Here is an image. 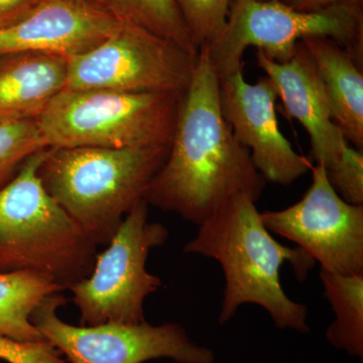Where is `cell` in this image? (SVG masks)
Returning <instances> with one entry per match:
<instances>
[{
  "label": "cell",
  "instance_id": "obj_1",
  "mask_svg": "<svg viewBox=\"0 0 363 363\" xmlns=\"http://www.w3.org/2000/svg\"><path fill=\"white\" fill-rule=\"evenodd\" d=\"M219 80L203 45L182 94L168 157L143 198L198 226L234 196L247 195L257 202L266 187L250 150L222 116Z\"/></svg>",
  "mask_w": 363,
  "mask_h": 363
},
{
  "label": "cell",
  "instance_id": "obj_2",
  "mask_svg": "<svg viewBox=\"0 0 363 363\" xmlns=\"http://www.w3.org/2000/svg\"><path fill=\"white\" fill-rule=\"evenodd\" d=\"M255 200L234 196L199 225L197 235L184 252L213 259L225 276L219 324L230 321L240 306L257 304L269 313L279 329L308 333V308L286 296L279 271L289 262L303 281L315 266L301 247H289L272 238Z\"/></svg>",
  "mask_w": 363,
  "mask_h": 363
},
{
  "label": "cell",
  "instance_id": "obj_3",
  "mask_svg": "<svg viewBox=\"0 0 363 363\" xmlns=\"http://www.w3.org/2000/svg\"><path fill=\"white\" fill-rule=\"evenodd\" d=\"M169 147L48 149L39 168L50 196L95 245H106L145 198Z\"/></svg>",
  "mask_w": 363,
  "mask_h": 363
},
{
  "label": "cell",
  "instance_id": "obj_4",
  "mask_svg": "<svg viewBox=\"0 0 363 363\" xmlns=\"http://www.w3.org/2000/svg\"><path fill=\"white\" fill-rule=\"evenodd\" d=\"M47 150L28 157L0 189V274L33 272L67 291L89 276L97 245L43 185Z\"/></svg>",
  "mask_w": 363,
  "mask_h": 363
},
{
  "label": "cell",
  "instance_id": "obj_5",
  "mask_svg": "<svg viewBox=\"0 0 363 363\" xmlns=\"http://www.w3.org/2000/svg\"><path fill=\"white\" fill-rule=\"evenodd\" d=\"M182 94L65 88L35 121L48 149L167 147Z\"/></svg>",
  "mask_w": 363,
  "mask_h": 363
},
{
  "label": "cell",
  "instance_id": "obj_6",
  "mask_svg": "<svg viewBox=\"0 0 363 363\" xmlns=\"http://www.w3.org/2000/svg\"><path fill=\"white\" fill-rule=\"evenodd\" d=\"M362 14L357 4L302 11L281 0H233L223 32L207 48L220 79L242 69L247 48L284 63L308 38L331 39L362 59Z\"/></svg>",
  "mask_w": 363,
  "mask_h": 363
},
{
  "label": "cell",
  "instance_id": "obj_7",
  "mask_svg": "<svg viewBox=\"0 0 363 363\" xmlns=\"http://www.w3.org/2000/svg\"><path fill=\"white\" fill-rule=\"evenodd\" d=\"M168 238L164 224L149 221L147 201L136 203L106 248L97 253L89 276L68 290L80 315V325L145 322V298L162 285L159 277L147 271V257Z\"/></svg>",
  "mask_w": 363,
  "mask_h": 363
},
{
  "label": "cell",
  "instance_id": "obj_8",
  "mask_svg": "<svg viewBox=\"0 0 363 363\" xmlns=\"http://www.w3.org/2000/svg\"><path fill=\"white\" fill-rule=\"evenodd\" d=\"M197 56L140 26L121 21L96 47L67 60L66 88L184 93Z\"/></svg>",
  "mask_w": 363,
  "mask_h": 363
},
{
  "label": "cell",
  "instance_id": "obj_9",
  "mask_svg": "<svg viewBox=\"0 0 363 363\" xmlns=\"http://www.w3.org/2000/svg\"><path fill=\"white\" fill-rule=\"evenodd\" d=\"M62 293L47 298L32 321L69 363H145L169 358L176 363H214L213 351L197 345L177 323L75 326L59 317Z\"/></svg>",
  "mask_w": 363,
  "mask_h": 363
},
{
  "label": "cell",
  "instance_id": "obj_10",
  "mask_svg": "<svg viewBox=\"0 0 363 363\" xmlns=\"http://www.w3.org/2000/svg\"><path fill=\"white\" fill-rule=\"evenodd\" d=\"M310 171L312 184L300 201L260 212L264 226L295 242L323 269L346 276L363 274V205L343 200L322 164Z\"/></svg>",
  "mask_w": 363,
  "mask_h": 363
},
{
  "label": "cell",
  "instance_id": "obj_11",
  "mask_svg": "<svg viewBox=\"0 0 363 363\" xmlns=\"http://www.w3.org/2000/svg\"><path fill=\"white\" fill-rule=\"evenodd\" d=\"M219 81L222 116L264 180L289 186L308 173L311 162L298 154L279 130L278 91L271 79L266 76L250 84L240 69Z\"/></svg>",
  "mask_w": 363,
  "mask_h": 363
},
{
  "label": "cell",
  "instance_id": "obj_12",
  "mask_svg": "<svg viewBox=\"0 0 363 363\" xmlns=\"http://www.w3.org/2000/svg\"><path fill=\"white\" fill-rule=\"evenodd\" d=\"M121 25L108 9L87 0H40L0 26V57L30 52L68 60L96 47Z\"/></svg>",
  "mask_w": 363,
  "mask_h": 363
},
{
  "label": "cell",
  "instance_id": "obj_13",
  "mask_svg": "<svg viewBox=\"0 0 363 363\" xmlns=\"http://www.w3.org/2000/svg\"><path fill=\"white\" fill-rule=\"evenodd\" d=\"M257 65L276 86L288 116L297 119L310 136L312 155L326 174L337 168L350 152V143L335 123L323 85L302 42L284 63L257 50Z\"/></svg>",
  "mask_w": 363,
  "mask_h": 363
},
{
  "label": "cell",
  "instance_id": "obj_14",
  "mask_svg": "<svg viewBox=\"0 0 363 363\" xmlns=\"http://www.w3.org/2000/svg\"><path fill=\"white\" fill-rule=\"evenodd\" d=\"M63 57L14 52L0 57V121H35L67 85Z\"/></svg>",
  "mask_w": 363,
  "mask_h": 363
},
{
  "label": "cell",
  "instance_id": "obj_15",
  "mask_svg": "<svg viewBox=\"0 0 363 363\" xmlns=\"http://www.w3.org/2000/svg\"><path fill=\"white\" fill-rule=\"evenodd\" d=\"M302 43L323 85L334 121L347 142L362 152V59L327 38H308Z\"/></svg>",
  "mask_w": 363,
  "mask_h": 363
},
{
  "label": "cell",
  "instance_id": "obj_16",
  "mask_svg": "<svg viewBox=\"0 0 363 363\" xmlns=\"http://www.w3.org/2000/svg\"><path fill=\"white\" fill-rule=\"evenodd\" d=\"M64 291L51 279L33 272H1L0 335L28 342L45 340L33 323V314L48 298Z\"/></svg>",
  "mask_w": 363,
  "mask_h": 363
},
{
  "label": "cell",
  "instance_id": "obj_17",
  "mask_svg": "<svg viewBox=\"0 0 363 363\" xmlns=\"http://www.w3.org/2000/svg\"><path fill=\"white\" fill-rule=\"evenodd\" d=\"M325 298L335 320L327 328L326 338L351 357L363 358V274L346 276L320 269Z\"/></svg>",
  "mask_w": 363,
  "mask_h": 363
},
{
  "label": "cell",
  "instance_id": "obj_18",
  "mask_svg": "<svg viewBox=\"0 0 363 363\" xmlns=\"http://www.w3.org/2000/svg\"><path fill=\"white\" fill-rule=\"evenodd\" d=\"M104 4L119 21L140 26L192 56L199 52L176 0H104Z\"/></svg>",
  "mask_w": 363,
  "mask_h": 363
},
{
  "label": "cell",
  "instance_id": "obj_19",
  "mask_svg": "<svg viewBox=\"0 0 363 363\" xmlns=\"http://www.w3.org/2000/svg\"><path fill=\"white\" fill-rule=\"evenodd\" d=\"M48 149L35 121H0V189L13 180L23 162Z\"/></svg>",
  "mask_w": 363,
  "mask_h": 363
},
{
  "label": "cell",
  "instance_id": "obj_20",
  "mask_svg": "<svg viewBox=\"0 0 363 363\" xmlns=\"http://www.w3.org/2000/svg\"><path fill=\"white\" fill-rule=\"evenodd\" d=\"M197 47L213 42L223 32L233 0H176Z\"/></svg>",
  "mask_w": 363,
  "mask_h": 363
},
{
  "label": "cell",
  "instance_id": "obj_21",
  "mask_svg": "<svg viewBox=\"0 0 363 363\" xmlns=\"http://www.w3.org/2000/svg\"><path fill=\"white\" fill-rule=\"evenodd\" d=\"M332 187L346 202L363 205V154L351 147L345 159L327 174Z\"/></svg>",
  "mask_w": 363,
  "mask_h": 363
},
{
  "label": "cell",
  "instance_id": "obj_22",
  "mask_svg": "<svg viewBox=\"0 0 363 363\" xmlns=\"http://www.w3.org/2000/svg\"><path fill=\"white\" fill-rule=\"evenodd\" d=\"M0 362L69 363L47 340L28 342L0 335Z\"/></svg>",
  "mask_w": 363,
  "mask_h": 363
},
{
  "label": "cell",
  "instance_id": "obj_23",
  "mask_svg": "<svg viewBox=\"0 0 363 363\" xmlns=\"http://www.w3.org/2000/svg\"><path fill=\"white\" fill-rule=\"evenodd\" d=\"M39 1L40 0H0V26L16 20Z\"/></svg>",
  "mask_w": 363,
  "mask_h": 363
},
{
  "label": "cell",
  "instance_id": "obj_24",
  "mask_svg": "<svg viewBox=\"0 0 363 363\" xmlns=\"http://www.w3.org/2000/svg\"><path fill=\"white\" fill-rule=\"evenodd\" d=\"M286 6H292L297 11H312L337 4H351L359 6L362 0H281Z\"/></svg>",
  "mask_w": 363,
  "mask_h": 363
},
{
  "label": "cell",
  "instance_id": "obj_25",
  "mask_svg": "<svg viewBox=\"0 0 363 363\" xmlns=\"http://www.w3.org/2000/svg\"><path fill=\"white\" fill-rule=\"evenodd\" d=\"M87 1L93 2V4H98V6H104V0H87ZM105 9H106V7H105Z\"/></svg>",
  "mask_w": 363,
  "mask_h": 363
},
{
  "label": "cell",
  "instance_id": "obj_26",
  "mask_svg": "<svg viewBox=\"0 0 363 363\" xmlns=\"http://www.w3.org/2000/svg\"><path fill=\"white\" fill-rule=\"evenodd\" d=\"M0 363H2V362H0Z\"/></svg>",
  "mask_w": 363,
  "mask_h": 363
}]
</instances>
